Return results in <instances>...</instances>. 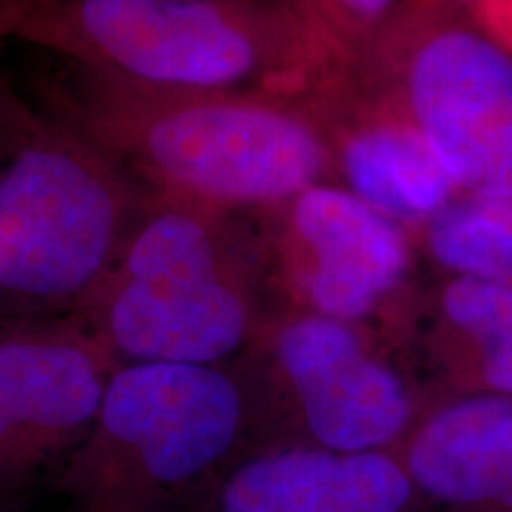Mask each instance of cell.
<instances>
[{
  "label": "cell",
  "instance_id": "e0dca14e",
  "mask_svg": "<svg viewBox=\"0 0 512 512\" xmlns=\"http://www.w3.org/2000/svg\"><path fill=\"white\" fill-rule=\"evenodd\" d=\"M441 3H451V5H475L477 0H441Z\"/></svg>",
  "mask_w": 512,
  "mask_h": 512
},
{
  "label": "cell",
  "instance_id": "9c48e42d",
  "mask_svg": "<svg viewBox=\"0 0 512 512\" xmlns=\"http://www.w3.org/2000/svg\"><path fill=\"white\" fill-rule=\"evenodd\" d=\"M394 456L430 512H512V396H453Z\"/></svg>",
  "mask_w": 512,
  "mask_h": 512
},
{
  "label": "cell",
  "instance_id": "8992f818",
  "mask_svg": "<svg viewBox=\"0 0 512 512\" xmlns=\"http://www.w3.org/2000/svg\"><path fill=\"white\" fill-rule=\"evenodd\" d=\"M100 422L159 484H183L226 458L242 427L228 375L192 363H136L102 392Z\"/></svg>",
  "mask_w": 512,
  "mask_h": 512
},
{
  "label": "cell",
  "instance_id": "4fadbf2b",
  "mask_svg": "<svg viewBox=\"0 0 512 512\" xmlns=\"http://www.w3.org/2000/svg\"><path fill=\"white\" fill-rule=\"evenodd\" d=\"M434 344L458 396H512V278L456 275L439 297Z\"/></svg>",
  "mask_w": 512,
  "mask_h": 512
},
{
  "label": "cell",
  "instance_id": "277c9868",
  "mask_svg": "<svg viewBox=\"0 0 512 512\" xmlns=\"http://www.w3.org/2000/svg\"><path fill=\"white\" fill-rule=\"evenodd\" d=\"M114 219L91 169L64 152H24L0 176V285L36 297L81 290L105 264Z\"/></svg>",
  "mask_w": 512,
  "mask_h": 512
},
{
  "label": "cell",
  "instance_id": "3957f363",
  "mask_svg": "<svg viewBox=\"0 0 512 512\" xmlns=\"http://www.w3.org/2000/svg\"><path fill=\"white\" fill-rule=\"evenodd\" d=\"M147 145L166 178L226 204L299 197L328 166V147L309 124L247 102H207L166 114Z\"/></svg>",
  "mask_w": 512,
  "mask_h": 512
},
{
  "label": "cell",
  "instance_id": "5bb4252c",
  "mask_svg": "<svg viewBox=\"0 0 512 512\" xmlns=\"http://www.w3.org/2000/svg\"><path fill=\"white\" fill-rule=\"evenodd\" d=\"M427 247L453 275L512 278V195L456 197L427 223Z\"/></svg>",
  "mask_w": 512,
  "mask_h": 512
},
{
  "label": "cell",
  "instance_id": "2e32d148",
  "mask_svg": "<svg viewBox=\"0 0 512 512\" xmlns=\"http://www.w3.org/2000/svg\"><path fill=\"white\" fill-rule=\"evenodd\" d=\"M472 8L477 10L486 31L505 48H512V0H477Z\"/></svg>",
  "mask_w": 512,
  "mask_h": 512
},
{
  "label": "cell",
  "instance_id": "7a4b0ae2",
  "mask_svg": "<svg viewBox=\"0 0 512 512\" xmlns=\"http://www.w3.org/2000/svg\"><path fill=\"white\" fill-rule=\"evenodd\" d=\"M110 328L138 363L211 366L245 342L249 311L223 278L209 233L183 214L152 221L133 242Z\"/></svg>",
  "mask_w": 512,
  "mask_h": 512
},
{
  "label": "cell",
  "instance_id": "9a60e30c",
  "mask_svg": "<svg viewBox=\"0 0 512 512\" xmlns=\"http://www.w3.org/2000/svg\"><path fill=\"white\" fill-rule=\"evenodd\" d=\"M325 17L347 34H366L382 27L399 0H318Z\"/></svg>",
  "mask_w": 512,
  "mask_h": 512
},
{
  "label": "cell",
  "instance_id": "7c38bea8",
  "mask_svg": "<svg viewBox=\"0 0 512 512\" xmlns=\"http://www.w3.org/2000/svg\"><path fill=\"white\" fill-rule=\"evenodd\" d=\"M93 361L64 344L0 342V441L17 430L64 432L100 413Z\"/></svg>",
  "mask_w": 512,
  "mask_h": 512
},
{
  "label": "cell",
  "instance_id": "52a82bcc",
  "mask_svg": "<svg viewBox=\"0 0 512 512\" xmlns=\"http://www.w3.org/2000/svg\"><path fill=\"white\" fill-rule=\"evenodd\" d=\"M81 27L128 72L171 86H228L259 67L245 10L216 0H83Z\"/></svg>",
  "mask_w": 512,
  "mask_h": 512
},
{
  "label": "cell",
  "instance_id": "5b68a950",
  "mask_svg": "<svg viewBox=\"0 0 512 512\" xmlns=\"http://www.w3.org/2000/svg\"><path fill=\"white\" fill-rule=\"evenodd\" d=\"M311 444L335 453H394L420 413L406 377L356 323L309 313L275 339Z\"/></svg>",
  "mask_w": 512,
  "mask_h": 512
},
{
  "label": "cell",
  "instance_id": "30bf717a",
  "mask_svg": "<svg viewBox=\"0 0 512 512\" xmlns=\"http://www.w3.org/2000/svg\"><path fill=\"white\" fill-rule=\"evenodd\" d=\"M219 512H430L394 453L313 444L254 456L230 472Z\"/></svg>",
  "mask_w": 512,
  "mask_h": 512
},
{
  "label": "cell",
  "instance_id": "8fae6325",
  "mask_svg": "<svg viewBox=\"0 0 512 512\" xmlns=\"http://www.w3.org/2000/svg\"><path fill=\"white\" fill-rule=\"evenodd\" d=\"M347 190L370 209L403 223H430L458 188L411 121L358 128L342 150Z\"/></svg>",
  "mask_w": 512,
  "mask_h": 512
},
{
  "label": "cell",
  "instance_id": "6da1fadb",
  "mask_svg": "<svg viewBox=\"0 0 512 512\" xmlns=\"http://www.w3.org/2000/svg\"><path fill=\"white\" fill-rule=\"evenodd\" d=\"M411 124L463 195H512V55L489 31L430 12L406 60Z\"/></svg>",
  "mask_w": 512,
  "mask_h": 512
},
{
  "label": "cell",
  "instance_id": "ba28073f",
  "mask_svg": "<svg viewBox=\"0 0 512 512\" xmlns=\"http://www.w3.org/2000/svg\"><path fill=\"white\" fill-rule=\"evenodd\" d=\"M292 228L311 259L304 292L320 316L361 323L399 290L411 266L399 223L347 188L313 185L294 197Z\"/></svg>",
  "mask_w": 512,
  "mask_h": 512
}]
</instances>
